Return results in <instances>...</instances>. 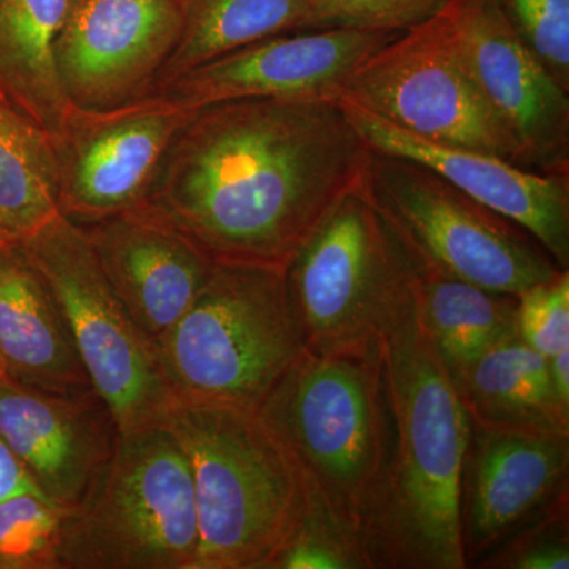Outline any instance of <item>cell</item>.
Returning a JSON list of instances; mask_svg holds the SVG:
<instances>
[{"label": "cell", "mask_w": 569, "mask_h": 569, "mask_svg": "<svg viewBox=\"0 0 569 569\" xmlns=\"http://www.w3.org/2000/svg\"><path fill=\"white\" fill-rule=\"evenodd\" d=\"M370 152L339 102L213 103L174 138L142 206L216 263L284 271Z\"/></svg>", "instance_id": "cell-1"}, {"label": "cell", "mask_w": 569, "mask_h": 569, "mask_svg": "<svg viewBox=\"0 0 569 569\" xmlns=\"http://www.w3.org/2000/svg\"><path fill=\"white\" fill-rule=\"evenodd\" d=\"M383 372L391 459L367 538L369 567L466 569L460 490L471 421L415 302L385 337Z\"/></svg>", "instance_id": "cell-2"}, {"label": "cell", "mask_w": 569, "mask_h": 569, "mask_svg": "<svg viewBox=\"0 0 569 569\" xmlns=\"http://www.w3.org/2000/svg\"><path fill=\"white\" fill-rule=\"evenodd\" d=\"M258 413L301 467L313 503L367 561L391 459L383 346L367 355L306 350Z\"/></svg>", "instance_id": "cell-3"}, {"label": "cell", "mask_w": 569, "mask_h": 569, "mask_svg": "<svg viewBox=\"0 0 569 569\" xmlns=\"http://www.w3.org/2000/svg\"><path fill=\"white\" fill-rule=\"evenodd\" d=\"M167 425L192 471L194 569H271L313 507L293 455L246 408L174 402Z\"/></svg>", "instance_id": "cell-4"}, {"label": "cell", "mask_w": 569, "mask_h": 569, "mask_svg": "<svg viewBox=\"0 0 569 569\" xmlns=\"http://www.w3.org/2000/svg\"><path fill=\"white\" fill-rule=\"evenodd\" d=\"M306 353L283 271L216 263L203 290L157 343L174 402L260 410Z\"/></svg>", "instance_id": "cell-5"}, {"label": "cell", "mask_w": 569, "mask_h": 569, "mask_svg": "<svg viewBox=\"0 0 569 569\" xmlns=\"http://www.w3.org/2000/svg\"><path fill=\"white\" fill-rule=\"evenodd\" d=\"M283 274L306 350L318 356L380 350L413 306L418 277L361 182L318 224Z\"/></svg>", "instance_id": "cell-6"}, {"label": "cell", "mask_w": 569, "mask_h": 569, "mask_svg": "<svg viewBox=\"0 0 569 569\" xmlns=\"http://www.w3.org/2000/svg\"><path fill=\"white\" fill-rule=\"evenodd\" d=\"M192 471L167 422L121 430L114 452L62 520V569H194Z\"/></svg>", "instance_id": "cell-7"}, {"label": "cell", "mask_w": 569, "mask_h": 569, "mask_svg": "<svg viewBox=\"0 0 569 569\" xmlns=\"http://www.w3.org/2000/svg\"><path fill=\"white\" fill-rule=\"evenodd\" d=\"M361 189L418 269L512 296L567 271L519 224L417 160L370 152Z\"/></svg>", "instance_id": "cell-8"}, {"label": "cell", "mask_w": 569, "mask_h": 569, "mask_svg": "<svg viewBox=\"0 0 569 569\" xmlns=\"http://www.w3.org/2000/svg\"><path fill=\"white\" fill-rule=\"evenodd\" d=\"M20 247L61 307L89 380L119 429L167 422L174 400L156 347L112 290L80 224L59 213Z\"/></svg>", "instance_id": "cell-9"}, {"label": "cell", "mask_w": 569, "mask_h": 569, "mask_svg": "<svg viewBox=\"0 0 569 569\" xmlns=\"http://www.w3.org/2000/svg\"><path fill=\"white\" fill-rule=\"evenodd\" d=\"M339 100L422 140L520 167L518 142L479 91L441 11L370 54Z\"/></svg>", "instance_id": "cell-10"}, {"label": "cell", "mask_w": 569, "mask_h": 569, "mask_svg": "<svg viewBox=\"0 0 569 569\" xmlns=\"http://www.w3.org/2000/svg\"><path fill=\"white\" fill-rule=\"evenodd\" d=\"M197 108L153 92L108 110L71 104L54 140L59 211L91 224L141 208Z\"/></svg>", "instance_id": "cell-11"}, {"label": "cell", "mask_w": 569, "mask_h": 569, "mask_svg": "<svg viewBox=\"0 0 569 569\" xmlns=\"http://www.w3.org/2000/svg\"><path fill=\"white\" fill-rule=\"evenodd\" d=\"M479 91L515 137L519 164L569 174V92L538 61L493 0H449L441 10Z\"/></svg>", "instance_id": "cell-12"}, {"label": "cell", "mask_w": 569, "mask_h": 569, "mask_svg": "<svg viewBox=\"0 0 569 569\" xmlns=\"http://www.w3.org/2000/svg\"><path fill=\"white\" fill-rule=\"evenodd\" d=\"M182 22V0H73L56 43L69 102L108 110L151 96Z\"/></svg>", "instance_id": "cell-13"}, {"label": "cell", "mask_w": 569, "mask_h": 569, "mask_svg": "<svg viewBox=\"0 0 569 569\" xmlns=\"http://www.w3.org/2000/svg\"><path fill=\"white\" fill-rule=\"evenodd\" d=\"M400 33L343 28L280 33L187 71L159 92L197 110L247 99L339 102L355 70Z\"/></svg>", "instance_id": "cell-14"}, {"label": "cell", "mask_w": 569, "mask_h": 569, "mask_svg": "<svg viewBox=\"0 0 569 569\" xmlns=\"http://www.w3.org/2000/svg\"><path fill=\"white\" fill-rule=\"evenodd\" d=\"M568 471L569 432L471 421L460 490L467 568L568 497Z\"/></svg>", "instance_id": "cell-15"}, {"label": "cell", "mask_w": 569, "mask_h": 569, "mask_svg": "<svg viewBox=\"0 0 569 569\" xmlns=\"http://www.w3.org/2000/svg\"><path fill=\"white\" fill-rule=\"evenodd\" d=\"M339 104L372 151L426 164L478 203L519 224L560 269H569V174L537 173L490 153L437 144L346 100Z\"/></svg>", "instance_id": "cell-16"}, {"label": "cell", "mask_w": 569, "mask_h": 569, "mask_svg": "<svg viewBox=\"0 0 569 569\" xmlns=\"http://www.w3.org/2000/svg\"><path fill=\"white\" fill-rule=\"evenodd\" d=\"M118 422L97 395H50L0 373V437L58 507L81 503L118 443Z\"/></svg>", "instance_id": "cell-17"}, {"label": "cell", "mask_w": 569, "mask_h": 569, "mask_svg": "<svg viewBox=\"0 0 569 569\" xmlns=\"http://www.w3.org/2000/svg\"><path fill=\"white\" fill-rule=\"evenodd\" d=\"M81 228L112 290L157 350L203 290L216 261L146 206Z\"/></svg>", "instance_id": "cell-18"}, {"label": "cell", "mask_w": 569, "mask_h": 569, "mask_svg": "<svg viewBox=\"0 0 569 569\" xmlns=\"http://www.w3.org/2000/svg\"><path fill=\"white\" fill-rule=\"evenodd\" d=\"M0 361L7 377L28 388L97 392L61 307L21 247H0Z\"/></svg>", "instance_id": "cell-19"}, {"label": "cell", "mask_w": 569, "mask_h": 569, "mask_svg": "<svg viewBox=\"0 0 569 569\" xmlns=\"http://www.w3.org/2000/svg\"><path fill=\"white\" fill-rule=\"evenodd\" d=\"M452 380L473 422L569 432V407L552 387L548 358L518 336L489 348Z\"/></svg>", "instance_id": "cell-20"}, {"label": "cell", "mask_w": 569, "mask_h": 569, "mask_svg": "<svg viewBox=\"0 0 569 569\" xmlns=\"http://www.w3.org/2000/svg\"><path fill=\"white\" fill-rule=\"evenodd\" d=\"M73 0H0V92L54 137L71 103L56 43Z\"/></svg>", "instance_id": "cell-21"}, {"label": "cell", "mask_w": 569, "mask_h": 569, "mask_svg": "<svg viewBox=\"0 0 569 569\" xmlns=\"http://www.w3.org/2000/svg\"><path fill=\"white\" fill-rule=\"evenodd\" d=\"M52 134L0 92V247H20L59 216Z\"/></svg>", "instance_id": "cell-22"}, {"label": "cell", "mask_w": 569, "mask_h": 569, "mask_svg": "<svg viewBox=\"0 0 569 569\" xmlns=\"http://www.w3.org/2000/svg\"><path fill=\"white\" fill-rule=\"evenodd\" d=\"M415 306L449 373L518 336V296L497 293L456 277L418 269Z\"/></svg>", "instance_id": "cell-23"}, {"label": "cell", "mask_w": 569, "mask_h": 569, "mask_svg": "<svg viewBox=\"0 0 569 569\" xmlns=\"http://www.w3.org/2000/svg\"><path fill=\"white\" fill-rule=\"evenodd\" d=\"M181 37L157 91L187 71L280 33L310 29L306 0H182Z\"/></svg>", "instance_id": "cell-24"}, {"label": "cell", "mask_w": 569, "mask_h": 569, "mask_svg": "<svg viewBox=\"0 0 569 569\" xmlns=\"http://www.w3.org/2000/svg\"><path fill=\"white\" fill-rule=\"evenodd\" d=\"M66 508L40 493L0 503V569H62L61 531Z\"/></svg>", "instance_id": "cell-25"}, {"label": "cell", "mask_w": 569, "mask_h": 569, "mask_svg": "<svg viewBox=\"0 0 569 569\" xmlns=\"http://www.w3.org/2000/svg\"><path fill=\"white\" fill-rule=\"evenodd\" d=\"M508 24L569 92V0H493Z\"/></svg>", "instance_id": "cell-26"}, {"label": "cell", "mask_w": 569, "mask_h": 569, "mask_svg": "<svg viewBox=\"0 0 569 569\" xmlns=\"http://www.w3.org/2000/svg\"><path fill=\"white\" fill-rule=\"evenodd\" d=\"M310 29L406 32L436 17L449 0H306Z\"/></svg>", "instance_id": "cell-27"}, {"label": "cell", "mask_w": 569, "mask_h": 569, "mask_svg": "<svg viewBox=\"0 0 569 569\" xmlns=\"http://www.w3.org/2000/svg\"><path fill=\"white\" fill-rule=\"evenodd\" d=\"M478 568L568 569V497L505 539Z\"/></svg>", "instance_id": "cell-28"}, {"label": "cell", "mask_w": 569, "mask_h": 569, "mask_svg": "<svg viewBox=\"0 0 569 569\" xmlns=\"http://www.w3.org/2000/svg\"><path fill=\"white\" fill-rule=\"evenodd\" d=\"M518 337L550 358L569 348V269L518 295Z\"/></svg>", "instance_id": "cell-29"}, {"label": "cell", "mask_w": 569, "mask_h": 569, "mask_svg": "<svg viewBox=\"0 0 569 569\" xmlns=\"http://www.w3.org/2000/svg\"><path fill=\"white\" fill-rule=\"evenodd\" d=\"M369 568L358 545L313 503L305 526L279 553L271 569Z\"/></svg>", "instance_id": "cell-30"}, {"label": "cell", "mask_w": 569, "mask_h": 569, "mask_svg": "<svg viewBox=\"0 0 569 569\" xmlns=\"http://www.w3.org/2000/svg\"><path fill=\"white\" fill-rule=\"evenodd\" d=\"M24 493H40L41 496L28 468L11 451L7 441L0 437V503L9 498L24 496Z\"/></svg>", "instance_id": "cell-31"}, {"label": "cell", "mask_w": 569, "mask_h": 569, "mask_svg": "<svg viewBox=\"0 0 569 569\" xmlns=\"http://www.w3.org/2000/svg\"><path fill=\"white\" fill-rule=\"evenodd\" d=\"M548 361L552 387L561 402L569 407V348L550 356Z\"/></svg>", "instance_id": "cell-32"}, {"label": "cell", "mask_w": 569, "mask_h": 569, "mask_svg": "<svg viewBox=\"0 0 569 569\" xmlns=\"http://www.w3.org/2000/svg\"><path fill=\"white\" fill-rule=\"evenodd\" d=\"M0 373H6V372H3L2 361H0Z\"/></svg>", "instance_id": "cell-33"}]
</instances>
